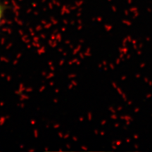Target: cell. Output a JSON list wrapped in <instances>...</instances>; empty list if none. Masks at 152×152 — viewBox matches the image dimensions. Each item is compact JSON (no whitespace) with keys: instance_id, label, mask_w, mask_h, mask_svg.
<instances>
[{"instance_id":"6da1fadb","label":"cell","mask_w":152,"mask_h":152,"mask_svg":"<svg viewBox=\"0 0 152 152\" xmlns=\"http://www.w3.org/2000/svg\"><path fill=\"white\" fill-rule=\"evenodd\" d=\"M1 8H0V20H1Z\"/></svg>"}]
</instances>
